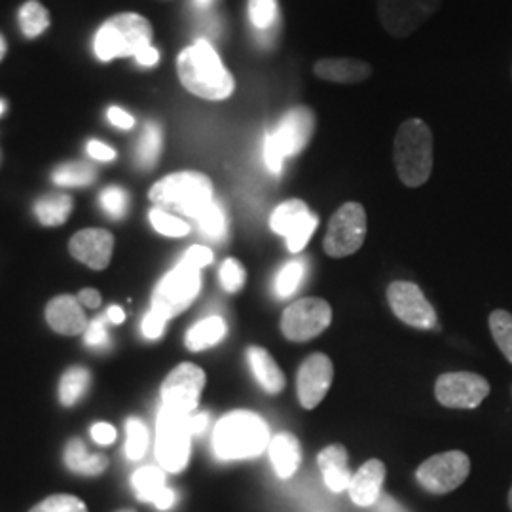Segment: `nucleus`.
Here are the masks:
<instances>
[{"instance_id": "f257e3e1", "label": "nucleus", "mask_w": 512, "mask_h": 512, "mask_svg": "<svg viewBox=\"0 0 512 512\" xmlns=\"http://www.w3.org/2000/svg\"><path fill=\"white\" fill-rule=\"evenodd\" d=\"M177 71L184 88L207 101H224L236 90L234 76L205 40L184 48L177 59Z\"/></svg>"}, {"instance_id": "f03ea898", "label": "nucleus", "mask_w": 512, "mask_h": 512, "mask_svg": "<svg viewBox=\"0 0 512 512\" xmlns=\"http://www.w3.org/2000/svg\"><path fill=\"white\" fill-rule=\"evenodd\" d=\"M268 444V425L253 412L239 410L224 416L213 433V450L224 461L256 458Z\"/></svg>"}, {"instance_id": "7ed1b4c3", "label": "nucleus", "mask_w": 512, "mask_h": 512, "mask_svg": "<svg viewBox=\"0 0 512 512\" xmlns=\"http://www.w3.org/2000/svg\"><path fill=\"white\" fill-rule=\"evenodd\" d=\"M393 160L404 186L418 188L429 181L433 173V133L423 120L410 118L397 129Z\"/></svg>"}, {"instance_id": "20e7f679", "label": "nucleus", "mask_w": 512, "mask_h": 512, "mask_svg": "<svg viewBox=\"0 0 512 512\" xmlns=\"http://www.w3.org/2000/svg\"><path fill=\"white\" fill-rule=\"evenodd\" d=\"M152 25L135 12L116 14L107 19L93 40V50L101 61L116 57H137L152 44Z\"/></svg>"}, {"instance_id": "39448f33", "label": "nucleus", "mask_w": 512, "mask_h": 512, "mask_svg": "<svg viewBox=\"0 0 512 512\" xmlns=\"http://www.w3.org/2000/svg\"><path fill=\"white\" fill-rule=\"evenodd\" d=\"M213 194V183L207 175L198 171H179L154 184L148 198L160 209H175L196 220L209 203L215 202Z\"/></svg>"}, {"instance_id": "423d86ee", "label": "nucleus", "mask_w": 512, "mask_h": 512, "mask_svg": "<svg viewBox=\"0 0 512 512\" xmlns=\"http://www.w3.org/2000/svg\"><path fill=\"white\" fill-rule=\"evenodd\" d=\"M315 131V114L310 107L298 105L289 110L264 141V162L279 175L285 158H293L310 145Z\"/></svg>"}, {"instance_id": "0eeeda50", "label": "nucleus", "mask_w": 512, "mask_h": 512, "mask_svg": "<svg viewBox=\"0 0 512 512\" xmlns=\"http://www.w3.org/2000/svg\"><path fill=\"white\" fill-rule=\"evenodd\" d=\"M190 416L162 406L156 423V459L165 473H181L190 459Z\"/></svg>"}, {"instance_id": "6e6552de", "label": "nucleus", "mask_w": 512, "mask_h": 512, "mask_svg": "<svg viewBox=\"0 0 512 512\" xmlns=\"http://www.w3.org/2000/svg\"><path fill=\"white\" fill-rule=\"evenodd\" d=\"M202 289V275L196 266L183 262L175 266L164 279L158 283L152 294V310L162 313L169 321L171 317L190 308Z\"/></svg>"}, {"instance_id": "1a4fd4ad", "label": "nucleus", "mask_w": 512, "mask_h": 512, "mask_svg": "<svg viewBox=\"0 0 512 512\" xmlns=\"http://www.w3.org/2000/svg\"><path fill=\"white\" fill-rule=\"evenodd\" d=\"M365 238V207L361 203L348 202L332 215L323 247L332 258H346L363 247Z\"/></svg>"}, {"instance_id": "9d476101", "label": "nucleus", "mask_w": 512, "mask_h": 512, "mask_svg": "<svg viewBox=\"0 0 512 512\" xmlns=\"http://www.w3.org/2000/svg\"><path fill=\"white\" fill-rule=\"evenodd\" d=\"M332 308L323 298H300L281 315V332L287 340L302 344L310 342L329 329Z\"/></svg>"}, {"instance_id": "9b49d317", "label": "nucleus", "mask_w": 512, "mask_h": 512, "mask_svg": "<svg viewBox=\"0 0 512 512\" xmlns=\"http://www.w3.org/2000/svg\"><path fill=\"white\" fill-rule=\"evenodd\" d=\"M471 473V459L467 454L452 450L425 459L416 471V480L427 494L446 495L467 480Z\"/></svg>"}, {"instance_id": "f8f14e48", "label": "nucleus", "mask_w": 512, "mask_h": 512, "mask_svg": "<svg viewBox=\"0 0 512 512\" xmlns=\"http://www.w3.org/2000/svg\"><path fill=\"white\" fill-rule=\"evenodd\" d=\"M440 4L442 0H378V18L391 37L406 38L433 18Z\"/></svg>"}, {"instance_id": "ddd939ff", "label": "nucleus", "mask_w": 512, "mask_h": 512, "mask_svg": "<svg viewBox=\"0 0 512 512\" xmlns=\"http://www.w3.org/2000/svg\"><path fill=\"white\" fill-rule=\"evenodd\" d=\"M319 219L313 215L308 203L293 198L277 205L270 217V226L275 234L287 239L291 253H300L310 243L313 232L317 230Z\"/></svg>"}, {"instance_id": "4468645a", "label": "nucleus", "mask_w": 512, "mask_h": 512, "mask_svg": "<svg viewBox=\"0 0 512 512\" xmlns=\"http://www.w3.org/2000/svg\"><path fill=\"white\" fill-rule=\"evenodd\" d=\"M490 382L475 372H448L435 384V397L442 406L473 410L490 395Z\"/></svg>"}, {"instance_id": "2eb2a0df", "label": "nucleus", "mask_w": 512, "mask_h": 512, "mask_svg": "<svg viewBox=\"0 0 512 512\" xmlns=\"http://www.w3.org/2000/svg\"><path fill=\"white\" fill-rule=\"evenodd\" d=\"M389 308L404 325L429 330L437 327V311L429 304L420 287L412 281H395L387 287Z\"/></svg>"}, {"instance_id": "dca6fc26", "label": "nucleus", "mask_w": 512, "mask_h": 512, "mask_svg": "<svg viewBox=\"0 0 512 512\" xmlns=\"http://www.w3.org/2000/svg\"><path fill=\"white\" fill-rule=\"evenodd\" d=\"M205 372L194 363L175 366L162 384V403L171 410L194 414L202 399Z\"/></svg>"}, {"instance_id": "f3484780", "label": "nucleus", "mask_w": 512, "mask_h": 512, "mask_svg": "<svg viewBox=\"0 0 512 512\" xmlns=\"http://www.w3.org/2000/svg\"><path fill=\"white\" fill-rule=\"evenodd\" d=\"M334 378V365L329 355L311 353L310 357L300 365L296 374V393L298 401L306 408L313 410L329 393Z\"/></svg>"}, {"instance_id": "a211bd4d", "label": "nucleus", "mask_w": 512, "mask_h": 512, "mask_svg": "<svg viewBox=\"0 0 512 512\" xmlns=\"http://www.w3.org/2000/svg\"><path fill=\"white\" fill-rule=\"evenodd\" d=\"M71 255L92 270H105L114 251V236L103 228H86L69 241Z\"/></svg>"}, {"instance_id": "6ab92c4d", "label": "nucleus", "mask_w": 512, "mask_h": 512, "mask_svg": "<svg viewBox=\"0 0 512 512\" xmlns=\"http://www.w3.org/2000/svg\"><path fill=\"white\" fill-rule=\"evenodd\" d=\"M46 321L55 332L65 336L84 334L90 325L82 310V304L71 294H61L50 300V304L46 306Z\"/></svg>"}, {"instance_id": "aec40b11", "label": "nucleus", "mask_w": 512, "mask_h": 512, "mask_svg": "<svg viewBox=\"0 0 512 512\" xmlns=\"http://www.w3.org/2000/svg\"><path fill=\"white\" fill-rule=\"evenodd\" d=\"M385 473H387V469H385L384 461L368 459L365 465L351 478L348 488L351 501L357 507L376 505L382 495V488H384Z\"/></svg>"}, {"instance_id": "412c9836", "label": "nucleus", "mask_w": 512, "mask_h": 512, "mask_svg": "<svg viewBox=\"0 0 512 512\" xmlns=\"http://www.w3.org/2000/svg\"><path fill=\"white\" fill-rule=\"evenodd\" d=\"M131 482L137 497L152 503L160 511H169L177 501V494L165 484V471L162 467H143L133 475Z\"/></svg>"}, {"instance_id": "4be33fe9", "label": "nucleus", "mask_w": 512, "mask_h": 512, "mask_svg": "<svg viewBox=\"0 0 512 512\" xmlns=\"http://www.w3.org/2000/svg\"><path fill=\"white\" fill-rule=\"evenodd\" d=\"M313 73L325 82L359 84L370 78L372 67L355 57H325L313 65Z\"/></svg>"}, {"instance_id": "5701e85b", "label": "nucleus", "mask_w": 512, "mask_h": 512, "mask_svg": "<svg viewBox=\"0 0 512 512\" xmlns=\"http://www.w3.org/2000/svg\"><path fill=\"white\" fill-rule=\"evenodd\" d=\"M348 459V448L342 444H330L327 448H323L317 456L323 480L330 492H334V494L346 492L351 484L353 476L349 471Z\"/></svg>"}, {"instance_id": "b1692460", "label": "nucleus", "mask_w": 512, "mask_h": 512, "mask_svg": "<svg viewBox=\"0 0 512 512\" xmlns=\"http://www.w3.org/2000/svg\"><path fill=\"white\" fill-rule=\"evenodd\" d=\"M247 361L255 374L256 382L268 395H279L285 389L287 378L266 349L258 346L247 348Z\"/></svg>"}, {"instance_id": "393cba45", "label": "nucleus", "mask_w": 512, "mask_h": 512, "mask_svg": "<svg viewBox=\"0 0 512 512\" xmlns=\"http://www.w3.org/2000/svg\"><path fill=\"white\" fill-rule=\"evenodd\" d=\"M270 459L279 478H291L296 475L302 463V446L293 433H279L268 444Z\"/></svg>"}, {"instance_id": "a878e982", "label": "nucleus", "mask_w": 512, "mask_h": 512, "mask_svg": "<svg viewBox=\"0 0 512 512\" xmlns=\"http://www.w3.org/2000/svg\"><path fill=\"white\" fill-rule=\"evenodd\" d=\"M63 459L67 469L76 475L99 476L109 469V458L105 454L88 452L80 439L69 440Z\"/></svg>"}, {"instance_id": "bb28decb", "label": "nucleus", "mask_w": 512, "mask_h": 512, "mask_svg": "<svg viewBox=\"0 0 512 512\" xmlns=\"http://www.w3.org/2000/svg\"><path fill=\"white\" fill-rule=\"evenodd\" d=\"M226 323L219 315L207 317L200 323H196L192 329L186 332L184 344L190 351H203V349L217 346L220 340L226 336Z\"/></svg>"}, {"instance_id": "cd10ccee", "label": "nucleus", "mask_w": 512, "mask_h": 512, "mask_svg": "<svg viewBox=\"0 0 512 512\" xmlns=\"http://www.w3.org/2000/svg\"><path fill=\"white\" fill-rule=\"evenodd\" d=\"M73 213V198L67 194H48L38 198L35 203V215L44 226H61Z\"/></svg>"}, {"instance_id": "c85d7f7f", "label": "nucleus", "mask_w": 512, "mask_h": 512, "mask_svg": "<svg viewBox=\"0 0 512 512\" xmlns=\"http://www.w3.org/2000/svg\"><path fill=\"white\" fill-rule=\"evenodd\" d=\"M92 385V374L84 366H71L59 382V401L63 406H74L84 399Z\"/></svg>"}, {"instance_id": "c756f323", "label": "nucleus", "mask_w": 512, "mask_h": 512, "mask_svg": "<svg viewBox=\"0 0 512 512\" xmlns=\"http://www.w3.org/2000/svg\"><path fill=\"white\" fill-rule=\"evenodd\" d=\"M162 145H164L162 128L156 122H148L137 143V162L143 169H150L156 165L162 154Z\"/></svg>"}, {"instance_id": "7c9ffc66", "label": "nucleus", "mask_w": 512, "mask_h": 512, "mask_svg": "<svg viewBox=\"0 0 512 512\" xmlns=\"http://www.w3.org/2000/svg\"><path fill=\"white\" fill-rule=\"evenodd\" d=\"M97 171L95 167L84 162H71V164L59 165L55 167L52 173V181L57 186H67V188H80V186H90L95 183Z\"/></svg>"}, {"instance_id": "2f4dec72", "label": "nucleus", "mask_w": 512, "mask_h": 512, "mask_svg": "<svg viewBox=\"0 0 512 512\" xmlns=\"http://www.w3.org/2000/svg\"><path fill=\"white\" fill-rule=\"evenodd\" d=\"M19 25L25 37H40L50 27V14L38 0H29L19 10Z\"/></svg>"}, {"instance_id": "473e14b6", "label": "nucleus", "mask_w": 512, "mask_h": 512, "mask_svg": "<svg viewBox=\"0 0 512 512\" xmlns=\"http://www.w3.org/2000/svg\"><path fill=\"white\" fill-rule=\"evenodd\" d=\"M200 232L211 241H224L228 236V219L219 202H211L196 217Z\"/></svg>"}, {"instance_id": "72a5a7b5", "label": "nucleus", "mask_w": 512, "mask_h": 512, "mask_svg": "<svg viewBox=\"0 0 512 512\" xmlns=\"http://www.w3.org/2000/svg\"><path fill=\"white\" fill-rule=\"evenodd\" d=\"M488 323L497 348L512 365V313L505 310L492 311Z\"/></svg>"}, {"instance_id": "f704fd0d", "label": "nucleus", "mask_w": 512, "mask_h": 512, "mask_svg": "<svg viewBox=\"0 0 512 512\" xmlns=\"http://www.w3.org/2000/svg\"><path fill=\"white\" fill-rule=\"evenodd\" d=\"M304 272H306L304 262H300V260L287 262V264L279 270L277 279H275V294H277L279 298H289V296H293V294L298 291L302 279H304Z\"/></svg>"}, {"instance_id": "c9c22d12", "label": "nucleus", "mask_w": 512, "mask_h": 512, "mask_svg": "<svg viewBox=\"0 0 512 512\" xmlns=\"http://www.w3.org/2000/svg\"><path fill=\"white\" fill-rule=\"evenodd\" d=\"M126 433H128V440H126V456L131 461H139L145 458L148 450V429L145 421L139 418H129L126 421Z\"/></svg>"}, {"instance_id": "e433bc0d", "label": "nucleus", "mask_w": 512, "mask_h": 512, "mask_svg": "<svg viewBox=\"0 0 512 512\" xmlns=\"http://www.w3.org/2000/svg\"><path fill=\"white\" fill-rule=\"evenodd\" d=\"M148 219L152 222L154 230L167 238H183L190 232V226L184 220L169 215L165 209H160V207H154L148 213Z\"/></svg>"}, {"instance_id": "4c0bfd02", "label": "nucleus", "mask_w": 512, "mask_h": 512, "mask_svg": "<svg viewBox=\"0 0 512 512\" xmlns=\"http://www.w3.org/2000/svg\"><path fill=\"white\" fill-rule=\"evenodd\" d=\"M101 207L103 211L109 215L112 220H120L126 217L129 207V196L128 192L122 188V186H107L103 192H101Z\"/></svg>"}, {"instance_id": "58836bf2", "label": "nucleus", "mask_w": 512, "mask_h": 512, "mask_svg": "<svg viewBox=\"0 0 512 512\" xmlns=\"http://www.w3.org/2000/svg\"><path fill=\"white\" fill-rule=\"evenodd\" d=\"M249 19L256 31L264 33L274 27L277 19V0H249Z\"/></svg>"}, {"instance_id": "ea45409f", "label": "nucleus", "mask_w": 512, "mask_h": 512, "mask_svg": "<svg viewBox=\"0 0 512 512\" xmlns=\"http://www.w3.org/2000/svg\"><path fill=\"white\" fill-rule=\"evenodd\" d=\"M29 512H88V507L76 495L57 494L46 497Z\"/></svg>"}, {"instance_id": "a19ab883", "label": "nucleus", "mask_w": 512, "mask_h": 512, "mask_svg": "<svg viewBox=\"0 0 512 512\" xmlns=\"http://www.w3.org/2000/svg\"><path fill=\"white\" fill-rule=\"evenodd\" d=\"M220 285L226 293H238L243 287H245V281H247V272L245 268L241 266V262L236 258H226L220 266Z\"/></svg>"}, {"instance_id": "79ce46f5", "label": "nucleus", "mask_w": 512, "mask_h": 512, "mask_svg": "<svg viewBox=\"0 0 512 512\" xmlns=\"http://www.w3.org/2000/svg\"><path fill=\"white\" fill-rule=\"evenodd\" d=\"M107 317L105 315H99L95 317L93 321H90L88 329L84 332V342L86 346H90L93 349H109L110 336L109 330H107Z\"/></svg>"}, {"instance_id": "37998d69", "label": "nucleus", "mask_w": 512, "mask_h": 512, "mask_svg": "<svg viewBox=\"0 0 512 512\" xmlns=\"http://www.w3.org/2000/svg\"><path fill=\"white\" fill-rule=\"evenodd\" d=\"M165 323H167V319H165L162 313L154 310L148 311L145 319H143V327H141L145 338H148V340H158L164 334Z\"/></svg>"}, {"instance_id": "c03bdc74", "label": "nucleus", "mask_w": 512, "mask_h": 512, "mask_svg": "<svg viewBox=\"0 0 512 512\" xmlns=\"http://www.w3.org/2000/svg\"><path fill=\"white\" fill-rule=\"evenodd\" d=\"M184 260L190 262L192 266H196L198 270H202V268L209 266V264L213 262V251L207 249V247H203V245H194V247H190V249L186 251Z\"/></svg>"}, {"instance_id": "a18cd8bd", "label": "nucleus", "mask_w": 512, "mask_h": 512, "mask_svg": "<svg viewBox=\"0 0 512 512\" xmlns=\"http://www.w3.org/2000/svg\"><path fill=\"white\" fill-rule=\"evenodd\" d=\"M92 439L101 446H110L116 440V429L110 423H95L92 427Z\"/></svg>"}, {"instance_id": "49530a36", "label": "nucleus", "mask_w": 512, "mask_h": 512, "mask_svg": "<svg viewBox=\"0 0 512 512\" xmlns=\"http://www.w3.org/2000/svg\"><path fill=\"white\" fill-rule=\"evenodd\" d=\"M88 154L92 156L93 160H99V162H112L116 158V150L101 141H90Z\"/></svg>"}, {"instance_id": "de8ad7c7", "label": "nucleus", "mask_w": 512, "mask_h": 512, "mask_svg": "<svg viewBox=\"0 0 512 512\" xmlns=\"http://www.w3.org/2000/svg\"><path fill=\"white\" fill-rule=\"evenodd\" d=\"M107 116H109L110 124H112V126H116V128L131 129L135 126L133 116L128 114L126 110L120 109V107H110L109 112H107Z\"/></svg>"}, {"instance_id": "09e8293b", "label": "nucleus", "mask_w": 512, "mask_h": 512, "mask_svg": "<svg viewBox=\"0 0 512 512\" xmlns=\"http://www.w3.org/2000/svg\"><path fill=\"white\" fill-rule=\"evenodd\" d=\"M78 302L82 306L90 308V310H95V308L101 306V294H99V291H95V289H84V291H80V294H78Z\"/></svg>"}, {"instance_id": "8fccbe9b", "label": "nucleus", "mask_w": 512, "mask_h": 512, "mask_svg": "<svg viewBox=\"0 0 512 512\" xmlns=\"http://www.w3.org/2000/svg\"><path fill=\"white\" fill-rule=\"evenodd\" d=\"M135 61H137L139 65H143V67H154V65L160 61V54H158L156 48L150 46L145 52H141V54L137 55Z\"/></svg>"}, {"instance_id": "3c124183", "label": "nucleus", "mask_w": 512, "mask_h": 512, "mask_svg": "<svg viewBox=\"0 0 512 512\" xmlns=\"http://www.w3.org/2000/svg\"><path fill=\"white\" fill-rule=\"evenodd\" d=\"M207 425H209V416L207 414H192L190 416L192 435H202L203 431L207 429Z\"/></svg>"}, {"instance_id": "603ef678", "label": "nucleus", "mask_w": 512, "mask_h": 512, "mask_svg": "<svg viewBox=\"0 0 512 512\" xmlns=\"http://www.w3.org/2000/svg\"><path fill=\"white\" fill-rule=\"evenodd\" d=\"M107 319L114 325H122L126 321V313L120 306H110L109 311H107Z\"/></svg>"}, {"instance_id": "864d4df0", "label": "nucleus", "mask_w": 512, "mask_h": 512, "mask_svg": "<svg viewBox=\"0 0 512 512\" xmlns=\"http://www.w3.org/2000/svg\"><path fill=\"white\" fill-rule=\"evenodd\" d=\"M194 4H196L198 8H209V6L213 4V0H194Z\"/></svg>"}, {"instance_id": "5fc2aeb1", "label": "nucleus", "mask_w": 512, "mask_h": 512, "mask_svg": "<svg viewBox=\"0 0 512 512\" xmlns=\"http://www.w3.org/2000/svg\"><path fill=\"white\" fill-rule=\"evenodd\" d=\"M4 55H6V40L0 35V61L4 59Z\"/></svg>"}, {"instance_id": "6e6d98bb", "label": "nucleus", "mask_w": 512, "mask_h": 512, "mask_svg": "<svg viewBox=\"0 0 512 512\" xmlns=\"http://www.w3.org/2000/svg\"><path fill=\"white\" fill-rule=\"evenodd\" d=\"M507 501H509V509L512 511V488L511 492H509V499H507Z\"/></svg>"}, {"instance_id": "4d7b16f0", "label": "nucleus", "mask_w": 512, "mask_h": 512, "mask_svg": "<svg viewBox=\"0 0 512 512\" xmlns=\"http://www.w3.org/2000/svg\"><path fill=\"white\" fill-rule=\"evenodd\" d=\"M4 109H6V105H4V101H0V114L4 112Z\"/></svg>"}, {"instance_id": "13d9d810", "label": "nucleus", "mask_w": 512, "mask_h": 512, "mask_svg": "<svg viewBox=\"0 0 512 512\" xmlns=\"http://www.w3.org/2000/svg\"><path fill=\"white\" fill-rule=\"evenodd\" d=\"M118 512H135V511H131V509H126V511H118Z\"/></svg>"}]
</instances>
